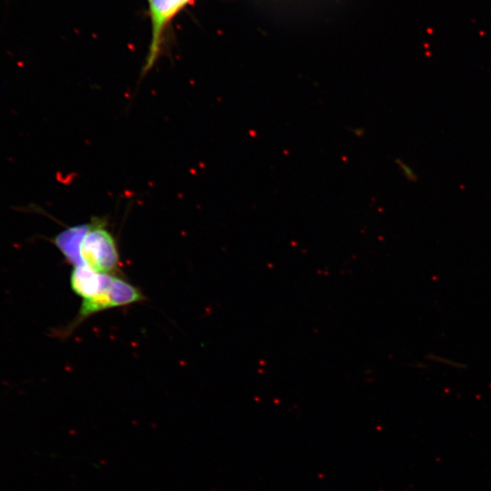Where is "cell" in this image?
Masks as SVG:
<instances>
[{"instance_id":"6da1fadb","label":"cell","mask_w":491,"mask_h":491,"mask_svg":"<svg viewBox=\"0 0 491 491\" xmlns=\"http://www.w3.org/2000/svg\"><path fill=\"white\" fill-rule=\"evenodd\" d=\"M105 218L92 217L80 245L83 263L98 273L112 275L119 266V252Z\"/></svg>"},{"instance_id":"7a4b0ae2","label":"cell","mask_w":491,"mask_h":491,"mask_svg":"<svg viewBox=\"0 0 491 491\" xmlns=\"http://www.w3.org/2000/svg\"><path fill=\"white\" fill-rule=\"evenodd\" d=\"M144 299L142 292L137 287L115 276L108 275L104 287L98 294L83 299L75 320L65 331L69 333V330L72 331L94 314L141 302Z\"/></svg>"},{"instance_id":"3957f363","label":"cell","mask_w":491,"mask_h":491,"mask_svg":"<svg viewBox=\"0 0 491 491\" xmlns=\"http://www.w3.org/2000/svg\"><path fill=\"white\" fill-rule=\"evenodd\" d=\"M193 0H149L152 22V38L149 52L143 67V75L146 74L158 58L163 33L168 22L187 4Z\"/></svg>"},{"instance_id":"277c9868","label":"cell","mask_w":491,"mask_h":491,"mask_svg":"<svg viewBox=\"0 0 491 491\" xmlns=\"http://www.w3.org/2000/svg\"><path fill=\"white\" fill-rule=\"evenodd\" d=\"M108 275L98 273L83 264L74 266L70 275V286L77 296L83 299L88 298L102 290Z\"/></svg>"},{"instance_id":"5b68a950","label":"cell","mask_w":491,"mask_h":491,"mask_svg":"<svg viewBox=\"0 0 491 491\" xmlns=\"http://www.w3.org/2000/svg\"><path fill=\"white\" fill-rule=\"evenodd\" d=\"M88 227L89 223L73 225L58 233L53 239L64 257L74 266L84 264L80 256V245Z\"/></svg>"}]
</instances>
